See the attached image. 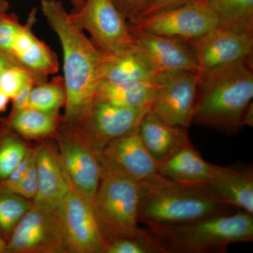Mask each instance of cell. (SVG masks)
<instances>
[{
    "label": "cell",
    "instance_id": "30",
    "mask_svg": "<svg viewBox=\"0 0 253 253\" xmlns=\"http://www.w3.org/2000/svg\"><path fill=\"white\" fill-rule=\"evenodd\" d=\"M21 26L22 23L14 14L6 12L0 17V51L11 59L13 42Z\"/></svg>",
    "mask_w": 253,
    "mask_h": 253
},
{
    "label": "cell",
    "instance_id": "15",
    "mask_svg": "<svg viewBox=\"0 0 253 253\" xmlns=\"http://www.w3.org/2000/svg\"><path fill=\"white\" fill-rule=\"evenodd\" d=\"M99 155L110 167L134 181L158 173V164L143 144L139 127L111 141Z\"/></svg>",
    "mask_w": 253,
    "mask_h": 253
},
{
    "label": "cell",
    "instance_id": "18",
    "mask_svg": "<svg viewBox=\"0 0 253 253\" xmlns=\"http://www.w3.org/2000/svg\"><path fill=\"white\" fill-rule=\"evenodd\" d=\"M38 189L33 204L58 206L66 196L70 182L60 160L57 149L49 143L36 146Z\"/></svg>",
    "mask_w": 253,
    "mask_h": 253
},
{
    "label": "cell",
    "instance_id": "14",
    "mask_svg": "<svg viewBox=\"0 0 253 253\" xmlns=\"http://www.w3.org/2000/svg\"><path fill=\"white\" fill-rule=\"evenodd\" d=\"M127 24L133 44L158 75L176 71L198 73L197 63L186 42L158 36Z\"/></svg>",
    "mask_w": 253,
    "mask_h": 253
},
{
    "label": "cell",
    "instance_id": "34",
    "mask_svg": "<svg viewBox=\"0 0 253 253\" xmlns=\"http://www.w3.org/2000/svg\"><path fill=\"white\" fill-rule=\"evenodd\" d=\"M191 1H193V0H154L152 3L146 8L144 12L137 18L146 17V16H151V15L174 9V8L179 7V6H182V5L187 4ZM137 18H136V19H137Z\"/></svg>",
    "mask_w": 253,
    "mask_h": 253
},
{
    "label": "cell",
    "instance_id": "12",
    "mask_svg": "<svg viewBox=\"0 0 253 253\" xmlns=\"http://www.w3.org/2000/svg\"><path fill=\"white\" fill-rule=\"evenodd\" d=\"M66 249L69 253H104L106 241L91 208L70 184L61 204Z\"/></svg>",
    "mask_w": 253,
    "mask_h": 253
},
{
    "label": "cell",
    "instance_id": "24",
    "mask_svg": "<svg viewBox=\"0 0 253 253\" xmlns=\"http://www.w3.org/2000/svg\"><path fill=\"white\" fill-rule=\"evenodd\" d=\"M218 26L253 34V0H208Z\"/></svg>",
    "mask_w": 253,
    "mask_h": 253
},
{
    "label": "cell",
    "instance_id": "2",
    "mask_svg": "<svg viewBox=\"0 0 253 253\" xmlns=\"http://www.w3.org/2000/svg\"><path fill=\"white\" fill-rule=\"evenodd\" d=\"M193 123L234 134L253 126V59L198 73Z\"/></svg>",
    "mask_w": 253,
    "mask_h": 253
},
{
    "label": "cell",
    "instance_id": "1",
    "mask_svg": "<svg viewBox=\"0 0 253 253\" xmlns=\"http://www.w3.org/2000/svg\"><path fill=\"white\" fill-rule=\"evenodd\" d=\"M41 4L63 50L66 103L61 126H78L90 109L102 82L106 54L71 21L61 1L41 0Z\"/></svg>",
    "mask_w": 253,
    "mask_h": 253
},
{
    "label": "cell",
    "instance_id": "31",
    "mask_svg": "<svg viewBox=\"0 0 253 253\" xmlns=\"http://www.w3.org/2000/svg\"><path fill=\"white\" fill-rule=\"evenodd\" d=\"M38 189V179H37V169L36 158L32 162L27 172L23 176L17 184L11 188V191H14L25 199L33 201L36 197Z\"/></svg>",
    "mask_w": 253,
    "mask_h": 253
},
{
    "label": "cell",
    "instance_id": "25",
    "mask_svg": "<svg viewBox=\"0 0 253 253\" xmlns=\"http://www.w3.org/2000/svg\"><path fill=\"white\" fill-rule=\"evenodd\" d=\"M28 149L25 139L15 132L2 118L0 121V183L17 167Z\"/></svg>",
    "mask_w": 253,
    "mask_h": 253
},
{
    "label": "cell",
    "instance_id": "32",
    "mask_svg": "<svg viewBox=\"0 0 253 253\" xmlns=\"http://www.w3.org/2000/svg\"><path fill=\"white\" fill-rule=\"evenodd\" d=\"M154 0H112L116 9L126 21L135 20Z\"/></svg>",
    "mask_w": 253,
    "mask_h": 253
},
{
    "label": "cell",
    "instance_id": "9",
    "mask_svg": "<svg viewBox=\"0 0 253 253\" xmlns=\"http://www.w3.org/2000/svg\"><path fill=\"white\" fill-rule=\"evenodd\" d=\"M126 22L153 34L185 42L218 26L208 0H193L179 7Z\"/></svg>",
    "mask_w": 253,
    "mask_h": 253
},
{
    "label": "cell",
    "instance_id": "27",
    "mask_svg": "<svg viewBox=\"0 0 253 253\" xmlns=\"http://www.w3.org/2000/svg\"><path fill=\"white\" fill-rule=\"evenodd\" d=\"M66 103L64 81L61 76L38 83L33 86L28 107L42 112L59 114Z\"/></svg>",
    "mask_w": 253,
    "mask_h": 253
},
{
    "label": "cell",
    "instance_id": "4",
    "mask_svg": "<svg viewBox=\"0 0 253 253\" xmlns=\"http://www.w3.org/2000/svg\"><path fill=\"white\" fill-rule=\"evenodd\" d=\"M139 222L176 224L234 212L235 208L214 199L203 186L186 185L158 173L140 181Z\"/></svg>",
    "mask_w": 253,
    "mask_h": 253
},
{
    "label": "cell",
    "instance_id": "16",
    "mask_svg": "<svg viewBox=\"0 0 253 253\" xmlns=\"http://www.w3.org/2000/svg\"><path fill=\"white\" fill-rule=\"evenodd\" d=\"M203 187L214 199L253 214L252 166H216L212 179Z\"/></svg>",
    "mask_w": 253,
    "mask_h": 253
},
{
    "label": "cell",
    "instance_id": "20",
    "mask_svg": "<svg viewBox=\"0 0 253 253\" xmlns=\"http://www.w3.org/2000/svg\"><path fill=\"white\" fill-rule=\"evenodd\" d=\"M215 169V165L205 161L191 144L160 164L158 173L180 184L204 186L212 179Z\"/></svg>",
    "mask_w": 253,
    "mask_h": 253
},
{
    "label": "cell",
    "instance_id": "26",
    "mask_svg": "<svg viewBox=\"0 0 253 253\" xmlns=\"http://www.w3.org/2000/svg\"><path fill=\"white\" fill-rule=\"evenodd\" d=\"M33 206V201L0 185V236L6 241Z\"/></svg>",
    "mask_w": 253,
    "mask_h": 253
},
{
    "label": "cell",
    "instance_id": "5",
    "mask_svg": "<svg viewBox=\"0 0 253 253\" xmlns=\"http://www.w3.org/2000/svg\"><path fill=\"white\" fill-rule=\"evenodd\" d=\"M100 163L101 177L91 201L100 230L106 244L116 239L135 237L143 230L139 226L142 196L140 181L117 172L101 158Z\"/></svg>",
    "mask_w": 253,
    "mask_h": 253
},
{
    "label": "cell",
    "instance_id": "21",
    "mask_svg": "<svg viewBox=\"0 0 253 253\" xmlns=\"http://www.w3.org/2000/svg\"><path fill=\"white\" fill-rule=\"evenodd\" d=\"M157 76L158 73L134 44L119 54L113 56L106 55L102 82H154Z\"/></svg>",
    "mask_w": 253,
    "mask_h": 253
},
{
    "label": "cell",
    "instance_id": "23",
    "mask_svg": "<svg viewBox=\"0 0 253 253\" xmlns=\"http://www.w3.org/2000/svg\"><path fill=\"white\" fill-rule=\"evenodd\" d=\"M4 119L8 126L23 139L41 140L54 137L61 124L62 116L28 107L11 109L9 116Z\"/></svg>",
    "mask_w": 253,
    "mask_h": 253
},
{
    "label": "cell",
    "instance_id": "11",
    "mask_svg": "<svg viewBox=\"0 0 253 253\" xmlns=\"http://www.w3.org/2000/svg\"><path fill=\"white\" fill-rule=\"evenodd\" d=\"M151 109H131L94 99L78 127L98 154L111 141L139 127Z\"/></svg>",
    "mask_w": 253,
    "mask_h": 253
},
{
    "label": "cell",
    "instance_id": "40",
    "mask_svg": "<svg viewBox=\"0 0 253 253\" xmlns=\"http://www.w3.org/2000/svg\"><path fill=\"white\" fill-rule=\"evenodd\" d=\"M6 242L1 236H0V253H6Z\"/></svg>",
    "mask_w": 253,
    "mask_h": 253
},
{
    "label": "cell",
    "instance_id": "10",
    "mask_svg": "<svg viewBox=\"0 0 253 253\" xmlns=\"http://www.w3.org/2000/svg\"><path fill=\"white\" fill-rule=\"evenodd\" d=\"M156 81L157 89L151 111L168 125L189 129L197 100L198 73L169 71L158 74Z\"/></svg>",
    "mask_w": 253,
    "mask_h": 253
},
{
    "label": "cell",
    "instance_id": "22",
    "mask_svg": "<svg viewBox=\"0 0 253 253\" xmlns=\"http://www.w3.org/2000/svg\"><path fill=\"white\" fill-rule=\"evenodd\" d=\"M156 89V81L102 82L98 86L94 99L127 109H151Z\"/></svg>",
    "mask_w": 253,
    "mask_h": 253
},
{
    "label": "cell",
    "instance_id": "35",
    "mask_svg": "<svg viewBox=\"0 0 253 253\" xmlns=\"http://www.w3.org/2000/svg\"><path fill=\"white\" fill-rule=\"evenodd\" d=\"M36 84L38 83L36 82H31L18 91V94L11 101L13 105L12 110L22 109L28 107L32 89Z\"/></svg>",
    "mask_w": 253,
    "mask_h": 253
},
{
    "label": "cell",
    "instance_id": "13",
    "mask_svg": "<svg viewBox=\"0 0 253 253\" xmlns=\"http://www.w3.org/2000/svg\"><path fill=\"white\" fill-rule=\"evenodd\" d=\"M186 42L197 63L198 73L228 63L253 59V34L217 26Z\"/></svg>",
    "mask_w": 253,
    "mask_h": 253
},
{
    "label": "cell",
    "instance_id": "6",
    "mask_svg": "<svg viewBox=\"0 0 253 253\" xmlns=\"http://www.w3.org/2000/svg\"><path fill=\"white\" fill-rule=\"evenodd\" d=\"M61 205L33 206L6 241V253H66Z\"/></svg>",
    "mask_w": 253,
    "mask_h": 253
},
{
    "label": "cell",
    "instance_id": "37",
    "mask_svg": "<svg viewBox=\"0 0 253 253\" xmlns=\"http://www.w3.org/2000/svg\"><path fill=\"white\" fill-rule=\"evenodd\" d=\"M10 101H11V99L0 91V114L6 111Z\"/></svg>",
    "mask_w": 253,
    "mask_h": 253
},
{
    "label": "cell",
    "instance_id": "28",
    "mask_svg": "<svg viewBox=\"0 0 253 253\" xmlns=\"http://www.w3.org/2000/svg\"><path fill=\"white\" fill-rule=\"evenodd\" d=\"M104 253H164L147 229H143L135 237L116 239L107 243Z\"/></svg>",
    "mask_w": 253,
    "mask_h": 253
},
{
    "label": "cell",
    "instance_id": "33",
    "mask_svg": "<svg viewBox=\"0 0 253 253\" xmlns=\"http://www.w3.org/2000/svg\"><path fill=\"white\" fill-rule=\"evenodd\" d=\"M36 158V147H29L26 156L23 158L21 162L15 168L14 171L4 181L0 183V185L4 186L6 189H11L22 179L23 176L27 172L28 168L31 166L32 162Z\"/></svg>",
    "mask_w": 253,
    "mask_h": 253
},
{
    "label": "cell",
    "instance_id": "8",
    "mask_svg": "<svg viewBox=\"0 0 253 253\" xmlns=\"http://www.w3.org/2000/svg\"><path fill=\"white\" fill-rule=\"evenodd\" d=\"M54 138L58 154L73 189L91 203L101 177L99 154L78 126L60 125Z\"/></svg>",
    "mask_w": 253,
    "mask_h": 253
},
{
    "label": "cell",
    "instance_id": "29",
    "mask_svg": "<svg viewBox=\"0 0 253 253\" xmlns=\"http://www.w3.org/2000/svg\"><path fill=\"white\" fill-rule=\"evenodd\" d=\"M31 82L42 83L32 73L20 66H14L4 70L0 73V91L10 99H14L18 91Z\"/></svg>",
    "mask_w": 253,
    "mask_h": 253
},
{
    "label": "cell",
    "instance_id": "7",
    "mask_svg": "<svg viewBox=\"0 0 253 253\" xmlns=\"http://www.w3.org/2000/svg\"><path fill=\"white\" fill-rule=\"evenodd\" d=\"M78 28L86 31L104 54L113 56L133 44L127 22L112 0H85L81 9L68 13Z\"/></svg>",
    "mask_w": 253,
    "mask_h": 253
},
{
    "label": "cell",
    "instance_id": "3",
    "mask_svg": "<svg viewBox=\"0 0 253 253\" xmlns=\"http://www.w3.org/2000/svg\"><path fill=\"white\" fill-rule=\"evenodd\" d=\"M164 253H226L231 244L253 240V214L238 210L176 224H146Z\"/></svg>",
    "mask_w": 253,
    "mask_h": 253
},
{
    "label": "cell",
    "instance_id": "36",
    "mask_svg": "<svg viewBox=\"0 0 253 253\" xmlns=\"http://www.w3.org/2000/svg\"><path fill=\"white\" fill-rule=\"evenodd\" d=\"M14 66H20L15 62L14 60L11 59L7 55L3 54L0 51V73L7 68L14 67ZM21 67V66H20ZM22 68V67H21Z\"/></svg>",
    "mask_w": 253,
    "mask_h": 253
},
{
    "label": "cell",
    "instance_id": "17",
    "mask_svg": "<svg viewBox=\"0 0 253 253\" xmlns=\"http://www.w3.org/2000/svg\"><path fill=\"white\" fill-rule=\"evenodd\" d=\"M36 12L32 11L13 42L11 57L15 62L42 81L59 71V61L52 50L35 36L33 26Z\"/></svg>",
    "mask_w": 253,
    "mask_h": 253
},
{
    "label": "cell",
    "instance_id": "38",
    "mask_svg": "<svg viewBox=\"0 0 253 253\" xmlns=\"http://www.w3.org/2000/svg\"><path fill=\"white\" fill-rule=\"evenodd\" d=\"M9 9V4L6 0H0V17L7 12Z\"/></svg>",
    "mask_w": 253,
    "mask_h": 253
},
{
    "label": "cell",
    "instance_id": "39",
    "mask_svg": "<svg viewBox=\"0 0 253 253\" xmlns=\"http://www.w3.org/2000/svg\"><path fill=\"white\" fill-rule=\"evenodd\" d=\"M70 1H71V4H73L74 10H78L83 6L85 0H70Z\"/></svg>",
    "mask_w": 253,
    "mask_h": 253
},
{
    "label": "cell",
    "instance_id": "19",
    "mask_svg": "<svg viewBox=\"0 0 253 253\" xmlns=\"http://www.w3.org/2000/svg\"><path fill=\"white\" fill-rule=\"evenodd\" d=\"M145 147L158 166L191 144L188 129L165 123L150 110L139 126Z\"/></svg>",
    "mask_w": 253,
    "mask_h": 253
}]
</instances>
